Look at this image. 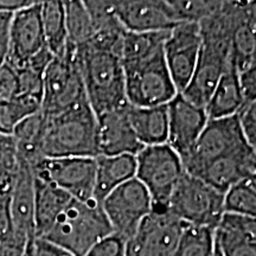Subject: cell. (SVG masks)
Masks as SVG:
<instances>
[{
	"label": "cell",
	"instance_id": "obj_1",
	"mask_svg": "<svg viewBox=\"0 0 256 256\" xmlns=\"http://www.w3.org/2000/svg\"><path fill=\"white\" fill-rule=\"evenodd\" d=\"M120 36H94L76 46L87 100L96 116L127 104Z\"/></svg>",
	"mask_w": 256,
	"mask_h": 256
},
{
	"label": "cell",
	"instance_id": "obj_2",
	"mask_svg": "<svg viewBox=\"0 0 256 256\" xmlns=\"http://www.w3.org/2000/svg\"><path fill=\"white\" fill-rule=\"evenodd\" d=\"M235 2H223L216 14L200 22L202 46L191 81L182 95L191 104L206 108L214 89L230 62Z\"/></svg>",
	"mask_w": 256,
	"mask_h": 256
},
{
	"label": "cell",
	"instance_id": "obj_3",
	"mask_svg": "<svg viewBox=\"0 0 256 256\" xmlns=\"http://www.w3.org/2000/svg\"><path fill=\"white\" fill-rule=\"evenodd\" d=\"M44 158H98V127L88 101L46 118L40 142Z\"/></svg>",
	"mask_w": 256,
	"mask_h": 256
},
{
	"label": "cell",
	"instance_id": "obj_4",
	"mask_svg": "<svg viewBox=\"0 0 256 256\" xmlns=\"http://www.w3.org/2000/svg\"><path fill=\"white\" fill-rule=\"evenodd\" d=\"M112 232L113 229L101 204L94 200L81 202L72 198L42 238L55 243L74 256H84L96 242Z\"/></svg>",
	"mask_w": 256,
	"mask_h": 256
},
{
	"label": "cell",
	"instance_id": "obj_5",
	"mask_svg": "<svg viewBox=\"0 0 256 256\" xmlns=\"http://www.w3.org/2000/svg\"><path fill=\"white\" fill-rule=\"evenodd\" d=\"M124 94L128 104L138 108L168 104L177 94L164 58L159 49L145 58L122 64Z\"/></svg>",
	"mask_w": 256,
	"mask_h": 256
},
{
	"label": "cell",
	"instance_id": "obj_6",
	"mask_svg": "<svg viewBox=\"0 0 256 256\" xmlns=\"http://www.w3.org/2000/svg\"><path fill=\"white\" fill-rule=\"evenodd\" d=\"M87 100L75 46L68 43L46 66L43 76L42 113L46 118L58 115Z\"/></svg>",
	"mask_w": 256,
	"mask_h": 256
},
{
	"label": "cell",
	"instance_id": "obj_7",
	"mask_svg": "<svg viewBox=\"0 0 256 256\" xmlns=\"http://www.w3.org/2000/svg\"><path fill=\"white\" fill-rule=\"evenodd\" d=\"M136 178L148 191L152 210H168V200L185 170L168 144L145 146L136 156Z\"/></svg>",
	"mask_w": 256,
	"mask_h": 256
},
{
	"label": "cell",
	"instance_id": "obj_8",
	"mask_svg": "<svg viewBox=\"0 0 256 256\" xmlns=\"http://www.w3.org/2000/svg\"><path fill=\"white\" fill-rule=\"evenodd\" d=\"M224 194L184 172L170 197L168 210L190 226L216 229L223 211Z\"/></svg>",
	"mask_w": 256,
	"mask_h": 256
},
{
	"label": "cell",
	"instance_id": "obj_9",
	"mask_svg": "<svg viewBox=\"0 0 256 256\" xmlns=\"http://www.w3.org/2000/svg\"><path fill=\"white\" fill-rule=\"evenodd\" d=\"M101 206L113 232L127 241L152 211V200L146 188L134 177L114 188Z\"/></svg>",
	"mask_w": 256,
	"mask_h": 256
},
{
	"label": "cell",
	"instance_id": "obj_10",
	"mask_svg": "<svg viewBox=\"0 0 256 256\" xmlns=\"http://www.w3.org/2000/svg\"><path fill=\"white\" fill-rule=\"evenodd\" d=\"M247 144L240 127L238 115L208 120L194 146L182 156L185 172L194 176L210 162Z\"/></svg>",
	"mask_w": 256,
	"mask_h": 256
},
{
	"label": "cell",
	"instance_id": "obj_11",
	"mask_svg": "<svg viewBox=\"0 0 256 256\" xmlns=\"http://www.w3.org/2000/svg\"><path fill=\"white\" fill-rule=\"evenodd\" d=\"M34 176L62 188L76 200H92L96 158H42L32 166Z\"/></svg>",
	"mask_w": 256,
	"mask_h": 256
},
{
	"label": "cell",
	"instance_id": "obj_12",
	"mask_svg": "<svg viewBox=\"0 0 256 256\" xmlns=\"http://www.w3.org/2000/svg\"><path fill=\"white\" fill-rule=\"evenodd\" d=\"M185 226L168 210H152L126 241L124 256H172Z\"/></svg>",
	"mask_w": 256,
	"mask_h": 256
},
{
	"label": "cell",
	"instance_id": "obj_13",
	"mask_svg": "<svg viewBox=\"0 0 256 256\" xmlns=\"http://www.w3.org/2000/svg\"><path fill=\"white\" fill-rule=\"evenodd\" d=\"M202 46L198 23H180L170 31L162 50L177 92H183L196 69Z\"/></svg>",
	"mask_w": 256,
	"mask_h": 256
},
{
	"label": "cell",
	"instance_id": "obj_14",
	"mask_svg": "<svg viewBox=\"0 0 256 256\" xmlns=\"http://www.w3.org/2000/svg\"><path fill=\"white\" fill-rule=\"evenodd\" d=\"M40 4L42 2H34L32 5L12 14L6 62L16 69L24 66L46 48L42 26Z\"/></svg>",
	"mask_w": 256,
	"mask_h": 256
},
{
	"label": "cell",
	"instance_id": "obj_15",
	"mask_svg": "<svg viewBox=\"0 0 256 256\" xmlns=\"http://www.w3.org/2000/svg\"><path fill=\"white\" fill-rule=\"evenodd\" d=\"M114 14L126 31H171L180 24L174 8L165 0L112 2Z\"/></svg>",
	"mask_w": 256,
	"mask_h": 256
},
{
	"label": "cell",
	"instance_id": "obj_16",
	"mask_svg": "<svg viewBox=\"0 0 256 256\" xmlns=\"http://www.w3.org/2000/svg\"><path fill=\"white\" fill-rule=\"evenodd\" d=\"M206 122V110L191 104L177 92L168 104L166 144L182 158L190 151Z\"/></svg>",
	"mask_w": 256,
	"mask_h": 256
},
{
	"label": "cell",
	"instance_id": "obj_17",
	"mask_svg": "<svg viewBox=\"0 0 256 256\" xmlns=\"http://www.w3.org/2000/svg\"><path fill=\"white\" fill-rule=\"evenodd\" d=\"M256 176V150L244 144L203 166L194 177L224 194L243 179Z\"/></svg>",
	"mask_w": 256,
	"mask_h": 256
},
{
	"label": "cell",
	"instance_id": "obj_18",
	"mask_svg": "<svg viewBox=\"0 0 256 256\" xmlns=\"http://www.w3.org/2000/svg\"><path fill=\"white\" fill-rule=\"evenodd\" d=\"M128 108L130 104H127L96 116L100 156H136L145 147L134 133L128 116Z\"/></svg>",
	"mask_w": 256,
	"mask_h": 256
},
{
	"label": "cell",
	"instance_id": "obj_19",
	"mask_svg": "<svg viewBox=\"0 0 256 256\" xmlns=\"http://www.w3.org/2000/svg\"><path fill=\"white\" fill-rule=\"evenodd\" d=\"M14 234L23 240L34 236V176L31 166L19 158L17 171L14 174V188L10 198Z\"/></svg>",
	"mask_w": 256,
	"mask_h": 256
},
{
	"label": "cell",
	"instance_id": "obj_20",
	"mask_svg": "<svg viewBox=\"0 0 256 256\" xmlns=\"http://www.w3.org/2000/svg\"><path fill=\"white\" fill-rule=\"evenodd\" d=\"M230 57L238 72L256 66V5L235 2Z\"/></svg>",
	"mask_w": 256,
	"mask_h": 256
},
{
	"label": "cell",
	"instance_id": "obj_21",
	"mask_svg": "<svg viewBox=\"0 0 256 256\" xmlns=\"http://www.w3.org/2000/svg\"><path fill=\"white\" fill-rule=\"evenodd\" d=\"M215 242L223 256H256L255 217L223 214Z\"/></svg>",
	"mask_w": 256,
	"mask_h": 256
},
{
	"label": "cell",
	"instance_id": "obj_22",
	"mask_svg": "<svg viewBox=\"0 0 256 256\" xmlns=\"http://www.w3.org/2000/svg\"><path fill=\"white\" fill-rule=\"evenodd\" d=\"M136 156H100L96 158L95 186L92 200L101 204L114 188L136 177Z\"/></svg>",
	"mask_w": 256,
	"mask_h": 256
},
{
	"label": "cell",
	"instance_id": "obj_23",
	"mask_svg": "<svg viewBox=\"0 0 256 256\" xmlns=\"http://www.w3.org/2000/svg\"><path fill=\"white\" fill-rule=\"evenodd\" d=\"M72 198L56 185L34 177V236L43 238Z\"/></svg>",
	"mask_w": 256,
	"mask_h": 256
},
{
	"label": "cell",
	"instance_id": "obj_24",
	"mask_svg": "<svg viewBox=\"0 0 256 256\" xmlns=\"http://www.w3.org/2000/svg\"><path fill=\"white\" fill-rule=\"evenodd\" d=\"M243 104L244 100L240 86L238 72L230 58L226 72L217 82L212 95L204 110L208 120H215L238 114Z\"/></svg>",
	"mask_w": 256,
	"mask_h": 256
},
{
	"label": "cell",
	"instance_id": "obj_25",
	"mask_svg": "<svg viewBox=\"0 0 256 256\" xmlns=\"http://www.w3.org/2000/svg\"><path fill=\"white\" fill-rule=\"evenodd\" d=\"M130 124L144 146L166 144L168 140V104L138 108L130 104Z\"/></svg>",
	"mask_w": 256,
	"mask_h": 256
},
{
	"label": "cell",
	"instance_id": "obj_26",
	"mask_svg": "<svg viewBox=\"0 0 256 256\" xmlns=\"http://www.w3.org/2000/svg\"><path fill=\"white\" fill-rule=\"evenodd\" d=\"M40 18L46 48L52 56L60 55L68 40L63 2H42Z\"/></svg>",
	"mask_w": 256,
	"mask_h": 256
},
{
	"label": "cell",
	"instance_id": "obj_27",
	"mask_svg": "<svg viewBox=\"0 0 256 256\" xmlns=\"http://www.w3.org/2000/svg\"><path fill=\"white\" fill-rule=\"evenodd\" d=\"M170 31L132 32L124 31L121 43L122 64L142 60L162 49Z\"/></svg>",
	"mask_w": 256,
	"mask_h": 256
},
{
	"label": "cell",
	"instance_id": "obj_28",
	"mask_svg": "<svg viewBox=\"0 0 256 256\" xmlns=\"http://www.w3.org/2000/svg\"><path fill=\"white\" fill-rule=\"evenodd\" d=\"M215 229L186 224L172 256H212Z\"/></svg>",
	"mask_w": 256,
	"mask_h": 256
},
{
	"label": "cell",
	"instance_id": "obj_29",
	"mask_svg": "<svg viewBox=\"0 0 256 256\" xmlns=\"http://www.w3.org/2000/svg\"><path fill=\"white\" fill-rule=\"evenodd\" d=\"M223 211L256 217V176L243 179L224 192Z\"/></svg>",
	"mask_w": 256,
	"mask_h": 256
},
{
	"label": "cell",
	"instance_id": "obj_30",
	"mask_svg": "<svg viewBox=\"0 0 256 256\" xmlns=\"http://www.w3.org/2000/svg\"><path fill=\"white\" fill-rule=\"evenodd\" d=\"M63 5L68 43L75 48L87 43L94 37L95 32L83 2H63Z\"/></svg>",
	"mask_w": 256,
	"mask_h": 256
},
{
	"label": "cell",
	"instance_id": "obj_31",
	"mask_svg": "<svg viewBox=\"0 0 256 256\" xmlns=\"http://www.w3.org/2000/svg\"><path fill=\"white\" fill-rule=\"evenodd\" d=\"M42 98L18 95L11 101L0 102V133L11 136L14 127L25 118L40 112Z\"/></svg>",
	"mask_w": 256,
	"mask_h": 256
},
{
	"label": "cell",
	"instance_id": "obj_32",
	"mask_svg": "<svg viewBox=\"0 0 256 256\" xmlns=\"http://www.w3.org/2000/svg\"><path fill=\"white\" fill-rule=\"evenodd\" d=\"M83 4L90 17L94 36H119L126 31L114 14L112 2L88 0Z\"/></svg>",
	"mask_w": 256,
	"mask_h": 256
},
{
	"label": "cell",
	"instance_id": "obj_33",
	"mask_svg": "<svg viewBox=\"0 0 256 256\" xmlns=\"http://www.w3.org/2000/svg\"><path fill=\"white\" fill-rule=\"evenodd\" d=\"M180 23H200L203 19L216 14L222 8L223 2H168Z\"/></svg>",
	"mask_w": 256,
	"mask_h": 256
},
{
	"label": "cell",
	"instance_id": "obj_34",
	"mask_svg": "<svg viewBox=\"0 0 256 256\" xmlns=\"http://www.w3.org/2000/svg\"><path fill=\"white\" fill-rule=\"evenodd\" d=\"M126 241L112 232L95 243L84 256H124Z\"/></svg>",
	"mask_w": 256,
	"mask_h": 256
},
{
	"label": "cell",
	"instance_id": "obj_35",
	"mask_svg": "<svg viewBox=\"0 0 256 256\" xmlns=\"http://www.w3.org/2000/svg\"><path fill=\"white\" fill-rule=\"evenodd\" d=\"M236 115L246 142L256 150V102L244 104Z\"/></svg>",
	"mask_w": 256,
	"mask_h": 256
},
{
	"label": "cell",
	"instance_id": "obj_36",
	"mask_svg": "<svg viewBox=\"0 0 256 256\" xmlns=\"http://www.w3.org/2000/svg\"><path fill=\"white\" fill-rule=\"evenodd\" d=\"M19 164L17 146L12 136L0 133V170L14 174Z\"/></svg>",
	"mask_w": 256,
	"mask_h": 256
},
{
	"label": "cell",
	"instance_id": "obj_37",
	"mask_svg": "<svg viewBox=\"0 0 256 256\" xmlns=\"http://www.w3.org/2000/svg\"><path fill=\"white\" fill-rule=\"evenodd\" d=\"M18 90L17 70L5 60L0 66V102L11 101L18 95Z\"/></svg>",
	"mask_w": 256,
	"mask_h": 256
},
{
	"label": "cell",
	"instance_id": "obj_38",
	"mask_svg": "<svg viewBox=\"0 0 256 256\" xmlns=\"http://www.w3.org/2000/svg\"><path fill=\"white\" fill-rule=\"evenodd\" d=\"M12 188L0 190V242L5 241L14 235L11 212H10V198Z\"/></svg>",
	"mask_w": 256,
	"mask_h": 256
},
{
	"label": "cell",
	"instance_id": "obj_39",
	"mask_svg": "<svg viewBox=\"0 0 256 256\" xmlns=\"http://www.w3.org/2000/svg\"><path fill=\"white\" fill-rule=\"evenodd\" d=\"M238 80L244 104L256 102V66L238 72Z\"/></svg>",
	"mask_w": 256,
	"mask_h": 256
},
{
	"label": "cell",
	"instance_id": "obj_40",
	"mask_svg": "<svg viewBox=\"0 0 256 256\" xmlns=\"http://www.w3.org/2000/svg\"><path fill=\"white\" fill-rule=\"evenodd\" d=\"M34 256H74L66 249L60 248L55 243L46 238H34Z\"/></svg>",
	"mask_w": 256,
	"mask_h": 256
},
{
	"label": "cell",
	"instance_id": "obj_41",
	"mask_svg": "<svg viewBox=\"0 0 256 256\" xmlns=\"http://www.w3.org/2000/svg\"><path fill=\"white\" fill-rule=\"evenodd\" d=\"M28 241L18 238L14 234L10 238L0 242V256H23Z\"/></svg>",
	"mask_w": 256,
	"mask_h": 256
},
{
	"label": "cell",
	"instance_id": "obj_42",
	"mask_svg": "<svg viewBox=\"0 0 256 256\" xmlns=\"http://www.w3.org/2000/svg\"><path fill=\"white\" fill-rule=\"evenodd\" d=\"M12 14L0 12V66L6 60L8 49V28Z\"/></svg>",
	"mask_w": 256,
	"mask_h": 256
},
{
	"label": "cell",
	"instance_id": "obj_43",
	"mask_svg": "<svg viewBox=\"0 0 256 256\" xmlns=\"http://www.w3.org/2000/svg\"><path fill=\"white\" fill-rule=\"evenodd\" d=\"M34 2H24V0H0V12L6 14H16L28 6L34 4Z\"/></svg>",
	"mask_w": 256,
	"mask_h": 256
},
{
	"label": "cell",
	"instance_id": "obj_44",
	"mask_svg": "<svg viewBox=\"0 0 256 256\" xmlns=\"http://www.w3.org/2000/svg\"><path fill=\"white\" fill-rule=\"evenodd\" d=\"M14 174H8V172H4L0 170V188L14 185Z\"/></svg>",
	"mask_w": 256,
	"mask_h": 256
},
{
	"label": "cell",
	"instance_id": "obj_45",
	"mask_svg": "<svg viewBox=\"0 0 256 256\" xmlns=\"http://www.w3.org/2000/svg\"><path fill=\"white\" fill-rule=\"evenodd\" d=\"M34 238H31L30 241L28 242L26 248H25V252H24L23 256H34Z\"/></svg>",
	"mask_w": 256,
	"mask_h": 256
},
{
	"label": "cell",
	"instance_id": "obj_46",
	"mask_svg": "<svg viewBox=\"0 0 256 256\" xmlns=\"http://www.w3.org/2000/svg\"><path fill=\"white\" fill-rule=\"evenodd\" d=\"M212 256H223L222 252H220V248L217 247L216 242H215V249H214V254H212Z\"/></svg>",
	"mask_w": 256,
	"mask_h": 256
}]
</instances>
